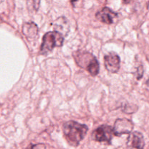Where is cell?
<instances>
[{
  "label": "cell",
  "mask_w": 149,
  "mask_h": 149,
  "mask_svg": "<svg viewBox=\"0 0 149 149\" xmlns=\"http://www.w3.org/2000/svg\"><path fill=\"white\" fill-rule=\"evenodd\" d=\"M26 149H46V146L42 143H38L29 146Z\"/></svg>",
  "instance_id": "obj_11"
},
{
  "label": "cell",
  "mask_w": 149,
  "mask_h": 149,
  "mask_svg": "<svg viewBox=\"0 0 149 149\" xmlns=\"http://www.w3.org/2000/svg\"><path fill=\"white\" fill-rule=\"evenodd\" d=\"M117 14L109 7H104L102 9V10L96 13V18L107 24H111L114 23Z\"/></svg>",
  "instance_id": "obj_7"
},
{
  "label": "cell",
  "mask_w": 149,
  "mask_h": 149,
  "mask_svg": "<svg viewBox=\"0 0 149 149\" xmlns=\"http://www.w3.org/2000/svg\"><path fill=\"white\" fill-rule=\"evenodd\" d=\"M64 37L59 31H49L45 33L42 38L40 54L47 55L56 47H61L63 44Z\"/></svg>",
  "instance_id": "obj_2"
},
{
  "label": "cell",
  "mask_w": 149,
  "mask_h": 149,
  "mask_svg": "<svg viewBox=\"0 0 149 149\" xmlns=\"http://www.w3.org/2000/svg\"><path fill=\"white\" fill-rule=\"evenodd\" d=\"M77 64L81 68H85L93 77L99 72V63L95 57L86 52H77L75 55Z\"/></svg>",
  "instance_id": "obj_3"
},
{
  "label": "cell",
  "mask_w": 149,
  "mask_h": 149,
  "mask_svg": "<svg viewBox=\"0 0 149 149\" xmlns=\"http://www.w3.org/2000/svg\"><path fill=\"white\" fill-rule=\"evenodd\" d=\"M114 132L113 128L109 125H102L95 130L92 134L93 139L97 142H105L111 143Z\"/></svg>",
  "instance_id": "obj_4"
},
{
  "label": "cell",
  "mask_w": 149,
  "mask_h": 149,
  "mask_svg": "<svg viewBox=\"0 0 149 149\" xmlns=\"http://www.w3.org/2000/svg\"><path fill=\"white\" fill-rule=\"evenodd\" d=\"M26 4L30 12H37L40 5V0H26Z\"/></svg>",
  "instance_id": "obj_10"
},
{
  "label": "cell",
  "mask_w": 149,
  "mask_h": 149,
  "mask_svg": "<svg viewBox=\"0 0 149 149\" xmlns=\"http://www.w3.org/2000/svg\"><path fill=\"white\" fill-rule=\"evenodd\" d=\"M144 139L142 134L139 132H134L130 135L127 139V146L131 149H143Z\"/></svg>",
  "instance_id": "obj_8"
},
{
  "label": "cell",
  "mask_w": 149,
  "mask_h": 149,
  "mask_svg": "<svg viewBox=\"0 0 149 149\" xmlns=\"http://www.w3.org/2000/svg\"><path fill=\"white\" fill-rule=\"evenodd\" d=\"M146 84H147V86H148V87H149V79H148V81H147V82H146Z\"/></svg>",
  "instance_id": "obj_15"
},
{
  "label": "cell",
  "mask_w": 149,
  "mask_h": 149,
  "mask_svg": "<svg viewBox=\"0 0 149 149\" xmlns=\"http://www.w3.org/2000/svg\"><path fill=\"white\" fill-rule=\"evenodd\" d=\"M88 131L87 125H81L74 121H69L64 124L63 132L65 138L71 145L77 146L84 139Z\"/></svg>",
  "instance_id": "obj_1"
},
{
  "label": "cell",
  "mask_w": 149,
  "mask_h": 149,
  "mask_svg": "<svg viewBox=\"0 0 149 149\" xmlns=\"http://www.w3.org/2000/svg\"><path fill=\"white\" fill-rule=\"evenodd\" d=\"M23 33L28 39H35L38 34V26L33 22H27L25 23L23 26Z\"/></svg>",
  "instance_id": "obj_9"
},
{
  "label": "cell",
  "mask_w": 149,
  "mask_h": 149,
  "mask_svg": "<svg viewBox=\"0 0 149 149\" xmlns=\"http://www.w3.org/2000/svg\"><path fill=\"white\" fill-rule=\"evenodd\" d=\"M70 1H71V2L72 3V4H74V2H76V1H78V0H70Z\"/></svg>",
  "instance_id": "obj_13"
},
{
  "label": "cell",
  "mask_w": 149,
  "mask_h": 149,
  "mask_svg": "<svg viewBox=\"0 0 149 149\" xmlns=\"http://www.w3.org/2000/svg\"><path fill=\"white\" fill-rule=\"evenodd\" d=\"M104 63L106 69L111 73H116L120 68V58L116 53H109L105 55Z\"/></svg>",
  "instance_id": "obj_6"
},
{
  "label": "cell",
  "mask_w": 149,
  "mask_h": 149,
  "mask_svg": "<svg viewBox=\"0 0 149 149\" xmlns=\"http://www.w3.org/2000/svg\"><path fill=\"white\" fill-rule=\"evenodd\" d=\"M131 0H124V2L125 3H129Z\"/></svg>",
  "instance_id": "obj_14"
},
{
  "label": "cell",
  "mask_w": 149,
  "mask_h": 149,
  "mask_svg": "<svg viewBox=\"0 0 149 149\" xmlns=\"http://www.w3.org/2000/svg\"><path fill=\"white\" fill-rule=\"evenodd\" d=\"M133 129V124L130 120L127 119H119L115 122L113 127L114 135L117 136L130 134Z\"/></svg>",
  "instance_id": "obj_5"
},
{
  "label": "cell",
  "mask_w": 149,
  "mask_h": 149,
  "mask_svg": "<svg viewBox=\"0 0 149 149\" xmlns=\"http://www.w3.org/2000/svg\"><path fill=\"white\" fill-rule=\"evenodd\" d=\"M136 74H137V79H138V80L141 79L143 77V68L142 65L138 67Z\"/></svg>",
  "instance_id": "obj_12"
}]
</instances>
